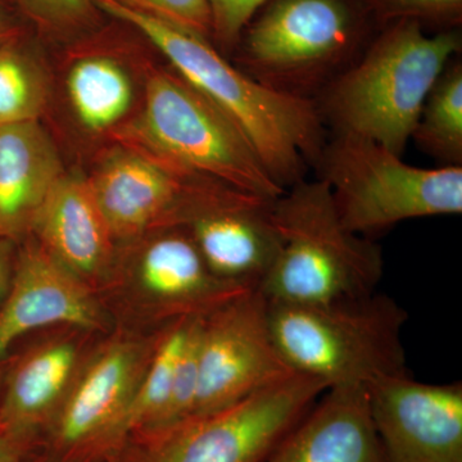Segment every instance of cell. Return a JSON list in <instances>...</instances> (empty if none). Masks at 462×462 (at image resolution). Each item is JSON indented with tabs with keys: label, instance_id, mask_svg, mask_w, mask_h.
Here are the masks:
<instances>
[{
	"label": "cell",
	"instance_id": "1",
	"mask_svg": "<svg viewBox=\"0 0 462 462\" xmlns=\"http://www.w3.org/2000/svg\"><path fill=\"white\" fill-rule=\"evenodd\" d=\"M94 3L138 30L176 74L226 115L282 189L305 179L307 167L315 165L327 143L315 100L263 87L229 62L205 36L121 0Z\"/></svg>",
	"mask_w": 462,
	"mask_h": 462
},
{
	"label": "cell",
	"instance_id": "2",
	"mask_svg": "<svg viewBox=\"0 0 462 462\" xmlns=\"http://www.w3.org/2000/svg\"><path fill=\"white\" fill-rule=\"evenodd\" d=\"M461 44L457 30L428 35L416 21L392 23L316 97L322 123L402 157L428 94Z\"/></svg>",
	"mask_w": 462,
	"mask_h": 462
},
{
	"label": "cell",
	"instance_id": "3",
	"mask_svg": "<svg viewBox=\"0 0 462 462\" xmlns=\"http://www.w3.org/2000/svg\"><path fill=\"white\" fill-rule=\"evenodd\" d=\"M281 251L258 289L267 302L324 305L375 293L384 272L382 249L345 226L329 188L306 179L270 207Z\"/></svg>",
	"mask_w": 462,
	"mask_h": 462
},
{
	"label": "cell",
	"instance_id": "4",
	"mask_svg": "<svg viewBox=\"0 0 462 462\" xmlns=\"http://www.w3.org/2000/svg\"><path fill=\"white\" fill-rule=\"evenodd\" d=\"M273 340L289 367L327 389L367 387L407 374L402 329L407 312L373 293L324 305L267 302Z\"/></svg>",
	"mask_w": 462,
	"mask_h": 462
},
{
	"label": "cell",
	"instance_id": "5",
	"mask_svg": "<svg viewBox=\"0 0 462 462\" xmlns=\"http://www.w3.org/2000/svg\"><path fill=\"white\" fill-rule=\"evenodd\" d=\"M115 135L126 147L249 196L284 194L238 127L173 69H149L141 114Z\"/></svg>",
	"mask_w": 462,
	"mask_h": 462
},
{
	"label": "cell",
	"instance_id": "6",
	"mask_svg": "<svg viewBox=\"0 0 462 462\" xmlns=\"http://www.w3.org/2000/svg\"><path fill=\"white\" fill-rule=\"evenodd\" d=\"M342 223L374 236L403 221L462 214V166L422 169L360 136L334 134L316 161Z\"/></svg>",
	"mask_w": 462,
	"mask_h": 462
},
{
	"label": "cell",
	"instance_id": "7",
	"mask_svg": "<svg viewBox=\"0 0 462 462\" xmlns=\"http://www.w3.org/2000/svg\"><path fill=\"white\" fill-rule=\"evenodd\" d=\"M256 16L236 66L278 93L315 100L358 57L361 18L351 0H270Z\"/></svg>",
	"mask_w": 462,
	"mask_h": 462
},
{
	"label": "cell",
	"instance_id": "8",
	"mask_svg": "<svg viewBox=\"0 0 462 462\" xmlns=\"http://www.w3.org/2000/svg\"><path fill=\"white\" fill-rule=\"evenodd\" d=\"M325 391L293 374L220 411L132 434L108 462H261Z\"/></svg>",
	"mask_w": 462,
	"mask_h": 462
},
{
	"label": "cell",
	"instance_id": "9",
	"mask_svg": "<svg viewBox=\"0 0 462 462\" xmlns=\"http://www.w3.org/2000/svg\"><path fill=\"white\" fill-rule=\"evenodd\" d=\"M293 374L273 340L267 300L258 291L242 294L202 319L191 419L226 409Z\"/></svg>",
	"mask_w": 462,
	"mask_h": 462
},
{
	"label": "cell",
	"instance_id": "10",
	"mask_svg": "<svg viewBox=\"0 0 462 462\" xmlns=\"http://www.w3.org/2000/svg\"><path fill=\"white\" fill-rule=\"evenodd\" d=\"M142 349L115 342L100 349L74 383L42 443L51 462H108L127 437L125 419L143 375Z\"/></svg>",
	"mask_w": 462,
	"mask_h": 462
},
{
	"label": "cell",
	"instance_id": "11",
	"mask_svg": "<svg viewBox=\"0 0 462 462\" xmlns=\"http://www.w3.org/2000/svg\"><path fill=\"white\" fill-rule=\"evenodd\" d=\"M387 462H462V384H428L402 375L366 387Z\"/></svg>",
	"mask_w": 462,
	"mask_h": 462
},
{
	"label": "cell",
	"instance_id": "12",
	"mask_svg": "<svg viewBox=\"0 0 462 462\" xmlns=\"http://www.w3.org/2000/svg\"><path fill=\"white\" fill-rule=\"evenodd\" d=\"M99 309L83 279L35 240L18 243L14 279L0 311V361L30 331L65 324L94 329Z\"/></svg>",
	"mask_w": 462,
	"mask_h": 462
},
{
	"label": "cell",
	"instance_id": "13",
	"mask_svg": "<svg viewBox=\"0 0 462 462\" xmlns=\"http://www.w3.org/2000/svg\"><path fill=\"white\" fill-rule=\"evenodd\" d=\"M261 462H387L366 387L327 389Z\"/></svg>",
	"mask_w": 462,
	"mask_h": 462
},
{
	"label": "cell",
	"instance_id": "14",
	"mask_svg": "<svg viewBox=\"0 0 462 462\" xmlns=\"http://www.w3.org/2000/svg\"><path fill=\"white\" fill-rule=\"evenodd\" d=\"M29 234L58 263L87 281L108 266L114 236L91 194L88 179L63 173L42 200Z\"/></svg>",
	"mask_w": 462,
	"mask_h": 462
},
{
	"label": "cell",
	"instance_id": "15",
	"mask_svg": "<svg viewBox=\"0 0 462 462\" xmlns=\"http://www.w3.org/2000/svg\"><path fill=\"white\" fill-rule=\"evenodd\" d=\"M272 203L215 212L188 225L216 278L251 291L263 284L281 251V238L270 217Z\"/></svg>",
	"mask_w": 462,
	"mask_h": 462
},
{
	"label": "cell",
	"instance_id": "16",
	"mask_svg": "<svg viewBox=\"0 0 462 462\" xmlns=\"http://www.w3.org/2000/svg\"><path fill=\"white\" fill-rule=\"evenodd\" d=\"M79 369L78 346L65 340L20 356L3 378L0 428L42 443Z\"/></svg>",
	"mask_w": 462,
	"mask_h": 462
},
{
	"label": "cell",
	"instance_id": "17",
	"mask_svg": "<svg viewBox=\"0 0 462 462\" xmlns=\"http://www.w3.org/2000/svg\"><path fill=\"white\" fill-rule=\"evenodd\" d=\"M41 121L0 127V238L20 243L33 215L65 173Z\"/></svg>",
	"mask_w": 462,
	"mask_h": 462
},
{
	"label": "cell",
	"instance_id": "18",
	"mask_svg": "<svg viewBox=\"0 0 462 462\" xmlns=\"http://www.w3.org/2000/svg\"><path fill=\"white\" fill-rule=\"evenodd\" d=\"M139 275L149 294L180 318H206L251 291L220 281L209 272L188 227L149 243Z\"/></svg>",
	"mask_w": 462,
	"mask_h": 462
},
{
	"label": "cell",
	"instance_id": "19",
	"mask_svg": "<svg viewBox=\"0 0 462 462\" xmlns=\"http://www.w3.org/2000/svg\"><path fill=\"white\" fill-rule=\"evenodd\" d=\"M65 87L76 120L94 134L117 132L135 103L132 75L105 54L78 58L67 71Z\"/></svg>",
	"mask_w": 462,
	"mask_h": 462
},
{
	"label": "cell",
	"instance_id": "20",
	"mask_svg": "<svg viewBox=\"0 0 462 462\" xmlns=\"http://www.w3.org/2000/svg\"><path fill=\"white\" fill-rule=\"evenodd\" d=\"M411 141L442 166H462V62H449L431 88Z\"/></svg>",
	"mask_w": 462,
	"mask_h": 462
},
{
	"label": "cell",
	"instance_id": "21",
	"mask_svg": "<svg viewBox=\"0 0 462 462\" xmlns=\"http://www.w3.org/2000/svg\"><path fill=\"white\" fill-rule=\"evenodd\" d=\"M196 319H178L158 343L156 351L149 360L147 372L143 373L125 419V433L127 438L156 427L171 394L181 355Z\"/></svg>",
	"mask_w": 462,
	"mask_h": 462
},
{
	"label": "cell",
	"instance_id": "22",
	"mask_svg": "<svg viewBox=\"0 0 462 462\" xmlns=\"http://www.w3.org/2000/svg\"><path fill=\"white\" fill-rule=\"evenodd\" d=\"M48 96L47 76L23 35L0 44V127L41 121Z\"/></svg>",
	"mask_w": 462,
	"mask_h": 462
},
{
	"label": "cell",
	"instance_id": "23",
	"mask_svg": "<svg viewBox=\"0 0 462 462\" xmlns=\"http://www.w3.org/2000/svg\"><path fill=\"white\" fill-rule=\"evenodd\" d=\"M385 23L410 20L416 23L457 26L461 23L462 0H364Z\"/></svg>",
	"mask_w": 462,
	"mask_h": 462
},
{
	"label": "cell",
	"instance_id": "24",
	"mask_svg": "<svg viewBox=\"0 0 462 462\" xmlns=\"http://www.w3.org/2000/svg\"><path fill=\"white\" fill-rule=\"evenodd\" d=\"M36 25L51 32H72L96 16L94 0H14Z\"/></svg>",
	"mask_w": 462,
	"mask_h": 462
},
{
	"label": "cell",
	"instance_id": "25",
	"mask_svg": "<svg viewBox=\"0 0 462 462\" xmlns=\"http://www.w3.org/2000/svg\"><path fill=\"white\" fill-rule=\"evenodd\" d=\"M270 0H207L211 38L221 53L236 51L243 32Z\"/></svg>",
	"mask_w": 462,
	"mask_h": 462
},
{
	"label": "cell",
	"instance_id": "26",
	"mask_svg": "<svg viewBox=\"0 0 462 462\" xmlns=\"http://www.w3.org/2000/svg\"><path fill=\"white\" fill-rule=\"evenodd\" d=\"M147 12L149 14L169 21L173 25L211 38V16L207 0H121Z\"/></svg>",
	"mask_w": 462,
	"mask_h": 462
},
{
	"label": "cell",
	"instance_id": "27",
	"mask_svg": "<svg viewBox=\"0 0 462 462\" xmlns=\"http://www.w3.org/2000/svg\"><path fill=\"white\" fill-rule=\"evenodd\" d=\"M41 448L39 440L17 436L0 428V462H25Z\"/></svg>",
	"mask_w": 462,
	"mask_h": 462
},
{
	"label": "cell",
	"instance_id": "28",
	"mask_svg": "<svg viewBox=\"0 0 462 462\" xmlns=\"http://www.w3.org/2000/svg\"><path fill=\"white\" fill-rule=\"evenodd\" d=\"M17 247L18 243L14 240L0 238V311L7 300L12 279H14Z\"/></svg>",
	"mask_w": 462,
	"mask_h": 462
},
{
	"label": "cell",
	"instance_id": "29",
	"mask_svg": "<svg viewBox=\"0 0 462 462\" xmlns=\"http://www.w3.org/2000/svg\"><path fill=\"white\" fill-rule=\"evenodd\" d=\"M21 35L20 27L5 3L0 0V44Z\"/></svg>",
	"mask_w": 462,
	"mask_h": 462
},
{
	"label": "cell",
	"instance_id": "30",
	"mask_svg": "<svg viewBox=\"0 0 462 462\" xmlns=\"http://www.w3.org/2000/svg\"><path fill=\"white\" fill-rule=\"evenodd\" d=\"M25 462H51L50 460H47V458L44 457V456L42 455V452H36V454H33L32 457L27 458Z\"/></svg>",
	"mask_w": 462,
	"mask_h": 462
},
{
	"label": "cell",
	"instance_id": "31",
	"mask_svg": "<svg viewBox=\"0 0 462 462\" xmlns=\"http://www.w3.org/2000/svg\"><path fill=\"white\" fill-rule=\"evenodd\" d=\"M2 382H3V366H2V361H0V391H2Z\"/></svg>",
	"mask_w": 462,
	"mask_h": 462
}]
</instances>
